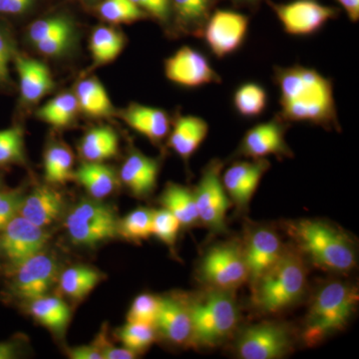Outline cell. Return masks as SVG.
Returning a JSON list of instances; mask_svg holds the SVG:
<instances>
[{"instance_id": "6da1fadb", "label": "cell", "mask_w": 359, "mask_h": 359, "mask_svg": "<svg viewBox=\"0 0 359 359\" xmlns=\"http://www.w3.org/2000/svg\"><path fill=\"white\" fill-rule=\"evenodd\" d=\"M273 81L280 91L278 115L283 120L340 131L334 84L330 78L302 65L275 66Z\"/></svg>"}, {"instance_id": "7a4b0ae2", "label": "cell", "mask_w": 359, "mask_h": 359, "mask_svg": "<svg viewBox=\"0 0 359 359\" xmlns=\"http://www.w3.org/2000/svg\"><path fill=\"white\" fill-rule=\"evenodd\" d=\"M287 231L299 252L321 269L347 273L356 266L353 243L332 224L304 219L289 224Z\"/></svg>"}, {"instance_id": "3957f363", "label": "cell", "mask_w": 359, "mask_h": 359, "mask_svg": "<svg viewBox=\"0 0 359 359\" xmlns=\"http://www.w3.org/2000/svg\"><path fill=\"white\" fill-rule=\"evenodd\" d=\"M252 287V304L262 313H275L290 308L306 292V271L302 257L292 250H285Z\"/></svg>"}, {"instance_id": "277c9868", "label": "cell", "mask_w": 359, "mask_h": 359, "mask_svg": "<svg viewBox=\"0 0 359 359\" xmlns=\"http://www.w3.org/2000/svg\"><path fill=\"white\" fill-rule=\"evenodd\" d=\"M358 292L347 283L332 282L318 290L304 320L302 340L316 346L334 332L344 330L355 311Z\"/></svg>"}, {"instance_id": "5b68a950", "label": "cell", "mask_w": 359, "mask_h": 359, "mask_svg": "<svg viewBox=\"0 0 359 359\" xmlns=\"http://www.w3.org/2000/svg\"><path fill=\"white\" fill-rule=\"evenodd\" d=\"M192 320L194 344L212 347L228 339L240 320V313L231 290L212 289L189 306Z\"/></svg>"}, {"instance_id": "8992f818", "label": "cell", "mask_w": 359, "mask_h": 359, "mask_svg": "<svg viewBox=\"0 0 359 359\" xmlns=\"http://www.w3.org/2000/svg\"><path fill=\"white\" fill-rule=\"evenodd\" d=\"M68 235L74 244L94 245L117 237L119 221L114 210L99 200H83L66 219Z\"/></svg>"}, {"instance_id": "52a82bcc", "label": "cell", "mask_w": 359, "mask_h": 359, "mask_svg": "<svg viewBox=\"0 0 359 359\" xmlns=\"http://www.w3.org/2000/svg\"><path fill=\"white\" fill-rule=\"evenodd\" d=\"M200 276L212 289H237L248 280L243 248L237 244H222L211 248L202 259Z\"/></svg>"}, {"instance_id": "ba28073f", "label": "cell", "mask_w": 359, "mask_h": 359, "mask_svg": "<svg viewBox=\"0 0 359 359\" xmlns=\"http://www.w3.org/2000/svg\"><path fill=\"white\" fill-rule=\"evenodd\" d=\"M282 23L285 33L294 36H308L320 32L328 21L339 18L340 9L323 6L316 0H292L276 4L266 0Z\"/></svg>"}, {"instance_id": "9c48e42d", "label": "cell", "mask_w": 359, "mask_h": 359, "mask_svg": "<svg viewBox=\"0 0 359 359\" xmlns=\"http://www.w3.org/2000/svg\"><path fill=\"white\" fill-rule=\"evenodd\" d=\"M222 169L221 161H212L194 192L199 221L217 233L226 230V212L231 205V199L222 183Z\"/></svg>"}, {"instance_id": "30bf717a", "label": "cell", "mask_w": 359, "mask_h": 359, "mask_svg": "<svg viewBox=\"0 0 359 359\" xmlns=\"http://www.w3.org/2000/svg\"><path fill=\"white\" fill-rule=\"evenodd\" d=\"M292 346L289 328L282 323H264L245 328L238 337L236 349L244 359H276L290 353Z\"/></svg>"}, {"instance_id": "8fae6325", "label": "cell", "mask_w": 359, "mask_h": 359, "mask_svg": "<svg viewBox=\"0 0 359 359\" xmlns=\"http://www.w3.org/2000/svg\"><path fill=\"white\" fill-rule=\"evenodd\" d=\"M249 16L230 9H215L205 23L202 39L216 57L235 53L244 44Z\"/></svg>"}, {"instance_id": "7c38bea8", "label": "cell", "mask_w": 359, "mask_h": 359, "mask_svg": "<svg viewBox=\"0 0 359 359\" xmlns=\"http://www.w3.org/2000/svg\"><path fill=\"white\" fill-rule=\"evenodd\" d=\"M48 231L44 228L35 226L23 217H14L0 236V250L13 269L30 257L43 252L48 242Z\"/></svg>"}, {"instance_id": "4fadbf2b", "label": "cell", "mask_w": 359, "mask_h": 359, "mask_svg": "<svg viewBox=\"0 0 359 359\" xmlns=\"http://www.w3.org/2000/svg\"><path fill=\"white\" fill-rule=\"evenodd\" d=\"M164 69L170 81L187 88L222 83L221 76L204 54L190 46L181 47L167 58Z\"/></svg>"}, {"instance_id": "5bb4252c", "label": "cell", "mask_w": 359, "mask_h": 359, "mask_svg": "<svg viewBox=\"0 0 359 359\" xmlns=\"http://www.w3.org/2000/svg\"><path fill=\"white\" fill-rule=\"evenodd\" d=\"M289 127L290 123L283 120L278 113L269 121L257 124L245 134L238 147V154L252 159H264L269 155L292 157V149L285 141V132Z\"/></svg>"}, {"instance_id": "9a60e30c", "label": "cell", "mask_w": 359, "mask_h": 359, "mask_svg": "<svg viewBox=\"0 0 359 359\" xmlns=\"http://www.w3.org/2000/svg\"><path fill=\"white\" fill-rule=\"evenodd\" d=\"M57 275L55 259L39 252L15 269L13 292L25 301H34L47 294L57 280Z\"/></svg>"}, {"instance_id": "2e32d148", "label": "cell", "mask_w": 359, "mask_h": 359, "mask_svg": "<svg viewBox=\"0 0 359 359\" xmlns=\"http://www.w3.org/2000/svg\"><path fill=\"white\" fill-rule=\"evenodd\" d=\"M269 166V161L264 158L235 163L224 171L222 177L224 190L240 209L249 205Z\"/></svg>"}, {"instance_id": "e0dca14e", "label": "cell", "mask_w": 359, "mask_h": 359, "mask_svg": "<svg viewBox=\"0 0 359 359\" xmlns=\"http://www.w3.org/2000/svg\"><path fill=\"white\" fill-rule=\"evenodd\" d=\"M243 252L247 264L248 280L252 283L276 263L285 250L275 231L259 228L248 236Z\"/></svg>"}, {"instance_id": "ac0fdd59", "label": "cell", "mask_w": 359, "mask_h": 359, "mask_svg": "<svg viewBox=\"0 0 359 359\" xmlns=\"http://www.w3.org/2000/svg\"><path fill=\"white\" fill-rule=\"evenodd\" d=\"M65 199L55 189L41 186L23 198L18 215L40 228L50 226L62 214Z\"/></svg>"}, {"instance_id": "d6986e66", "label": "cell", "mask_w": 359, "mask_h": 359, "mask_svg": "<svg viewBox=\"0 0 359 359\" xmlns=\"http://www.w3.org/2000/svg\"><path fill=\"white\" fill-rule=\"evenodd\" d=\"M155 327L169 341L185 344L192 337L190 308L173 297L159 299Z\"/></svg>"}, {"instance_id": "ffe728a7", "label": "cell", "mask_w": 359, "mask_h": 359, "mask_svg": "<svg viewBox=\"0 0 359 359\" xmlns=\"http://www.w3.org/2000/svg\"><path fill=\"white\" fill-rule=\"evenodd\" d=\"M159 162L140 152L131 153L120 170L119 178L137 197H147L157 186Z\"/></svg>"}, {"instance_id": "44dd1931", "label": "cell", "mask_w": 359, "mask_h": 359, "mask_svg": "<svg viewBox=\"0 0 359 359\" xmlns=\"http://www.w3.org/2000/svg\"><path fill=\"white\" fill-rule=\"evenodd\" d=\"M16 70L20 76V92L27 103L39 102L54 87L50 70L44 63L25 56L14 55Z\"/></svg>"}, {"instance_id": "7402d4cb", "label": "cell", "mask_w": 359, "mask_h": 359, "mask_svg": "<svg viewBox=\"0 0 359 359\" xmlns=\"http://www.w3.org/2000/svg\"><path fill=\"white\" fill-rule=\"evenodd\" d=\"M173 25L186 35L202 37L205 23L219 0H170Z\"/></svg>"}, {"instance_id": "603a6c76", "label": "cell", "mask_w": 359, "mask_h": 359, "mask_svg": "<svg viewBox=\"0 0 359 359\" xmlns=\"http://www.w3.org/2000/svg\"><path fill=\"white\" fill-rule=\"evenodd\" d=\"M121 116L132 129L147 137L153 143H160L169 134V116L160 108L131 104Z\"/></svg>"}, {"instance_id": "cb8c5ba5", "label": "cell", "mask_w": 359, "mask_h": 359, "mask_svg": "<svg viewBox=\"0 0 359 359\" xmlns=\"http://www.w3.org/2000/svg\"><path fill=\"white\" fill-rule=\"evenodd\" d=\"M208 132L209 125L202 118L180 115L174 123L168 144L184 160H188L205 141Z\"/></svg>"}, {"instance_id": "d4e9b609", "label": "cell", "mask_w": 359, "mask_h": 359, "mask_svg": "<svg viewBox=\"0 0 359 359\" xmlns=\"http://www.w3.org/2000/svg\"><path fill=\"white\" fill-rule=\"evenodd\" d=\"M73 179L96 200L108 197L119 185V177L114 170L102 162L86 161L74 172Z\"/></svg>"}, {"instance_id": "484cf974", "label": "cell", "mask_w": 359, "mask_h": 359, "mask_svg": "<svg viewBox=\"0 0 359 359\" xmlns=\"http://www.w3.org/2000/svg\"><path fill=\"white\" fill-rule=\"evenodd\" d=\"M79 110L90 117H108L114 112V107L105 87L96 78L81 80L75 88Z\"/></svg>"}, {"instance_id": "4316f807", "label": "cell", "mask_w": 359, "mask_h": 359, "mask_svg": "<svg viewBox=\"0 0 359 359\" xmlns=\"http://www.w3.org/2000/svg\"><path fill=\"white\" fill-rule=\"evenodd\" d=\"M79 149L88 162H103L117 155L119 139L111 127H96L84 135Z\"/></svg>"}, {"instance_id": "83f0119b", "label": "cell", "mask_w": 359, "mask_h": 359, "mask_svg": "<svg viewBox=\"0 0 359 359\" xmlns=\"http://www.w3.org/2000/svg\"><path fill=\"white\" fill-rule=\"evenodd\" d=\"M29 311L42 325L56 334H61L70 320V309L57 297L44 295L29 302Z\"/></svg>"}, {"instance_id": "f1b7e54d", "label": "cell", "mask_w": 359, "mask_h": 359, "mask_svg": "<svg viewBox=\"0 0 359 359\" xmlns=\"http://www.w3.org/2000/svg\"><path fill=\"white\" fill-rule=\"evenodd\" d=\"M161 204L179 219L182 226H192L199 222L195 196L186 187L168 184L161 196Z\"/></svg>"}, {"instance_id": "f546056e", "label": "cell", "mask_w": 359, "mask_h": 359, "mask_svg": "<svg viewBox=\"0 0 359 359\" xmlns=\"http://www.w3.org/2000/svg\"><path fill=\"white\" fill-rule=\"evenodd\" d=\"M125 46V39L119 30L110 26H98L90 39V51L94 65H107L120 55Z\"/></svg>"}, {"instance_id": "4dcf8cb0", "label": "cell", "mask_w": 359, "mask_h": 359, "mask_svg": "<svg viewBox=\"0 0 359 359\" xmlns=\"http://www.w3.org/2000/svg\"><path fill=\"white\" fill-rule=\"evenodd\" d=\"M101 275L87 266H73L60 275L59 285L63 294L73 299H83L100 282Z\"/></svg>"}, {"instance_id": "1f68e13d", "label": "cell", "mask_w": 359, "mask_h": 359, "mask_svg": "<svg viewBox=\"0 0 359 359\" xmlns=\"http://www.w3.org/2000/svg\"><path fill=\"white\" fill-rule=\"evenodd\" d=\"M78 111L79 106L75 94L62 93L44 104L37 111V116L47 124L56 128H62L72 123Z\"/></svg>"}, {"instance_id": "d6a6232c", "label": "cell", "mask_w": 359, "mask_h": 359, "mask_svg": "<svg viewBox=\"0 0 359 359\" xmlns=\"http://www.w3.org/2000/svg\"><path fill=\"white\" fill-rule=\"evenodd\" d=\"M75 25L67 13H58L33 21L27 30V36L32 44L54 37L74 35Z\"/></svg>"}, {"instance_id": "836d02e7", "label": "cell", "mask_w": 359, "mask_h": 359, "mask_svg": "<svg viewBox=\"0 0 359 359\" xmlns=\"http://www.w3.org/2000/svg\"><path fill=\"white\" fill-rule=\"evenodd\" d=\"M73 154L70 149L53 145L47 149L44 156L45 179L51 184H65L74 177Z\"/></svg>"}, {"instance_id": "e575fe53", "label": "cell", "mask_w": 359, "mask_h": 359, "mask_svg": "<svg viewBox=\"0 0 359 359\" xmlns=\"http://www.w3.org/2000/svg\"><path fill=\"white\" fill-rule=\"evenodd\" d=\"M268 92L261 84L247 82L236 90L233 106L238 114L245 118H256L263 114L268 105Z\"/></svg>"}, {"instance_id": "d590c367", "label": "cell", "mask_w": 359, "mask_h": 359, "mask_svg": "<svg viewBox=\"0 0 359 359\" xmlns=\"http://www.w3.org/2000/svg\"><path fill=\"white\" fill-rule=\"evenodd\" d=\"M95 8L98 15L111 25H129L148 18L132 0H100Z\"/></svg>"}, {"instance_id": "8d00e7d4", "label": "cell", "mask_w": 359, "mask_h": 359, "mask_svg": "<svg viewBox=\"0 0 359 359\" xmlns=\"http://www.w3.org/2000/svg\"><path fill=\"white\" fill-rule=\"evenodd\" d=\"M152 210L139 208L119 221V235L127 240H145L152 236Z\"/></svg>"}, {"instance_id": "74e56055", "label": "cell", "mask_w": 359, "mask_h": 359, "mask_svg": "<svg viewBox=\"0 0 359 359\" xmlns=\"http://www.w3.org/2000/svg\"><path fill=\"white\" fill-rule=\"evenodd\" d=\"M118 337L123 346L138 354L147 349L155 341V327L146 323L128 321L118 332Z\"/></svg>"}, {"instance_id": "f35d334b", "label": "cell", "mask_w": 359, "mask_h": 359, "mask_svg": "<svg viewBox=\"0 0 359 359\" xmlns=\"http://www.w3.org/2000/svg\"><path fill=\"white\" fill-rule=\"evenodd\" d=\"M25 160V141L20 127L0 131V165L20 163Z\"/></svg>"}, {"instance_id": "ab89813d", "label": "cell", "mask_w": 359, "mask_h": 359, "mask_svg": "<svg viewBox=\"0 0 359 359\" xmlns=\"http://www.w3.org/2000/svg\"><path fill=\"white\" fill-rule=\"evenodd\" d=\"M181 226L179 219L165 208L153 212L152 236L164 244L173 247Z\"/></svg>"}, {"instance_id": "60d3db41", "label": "cell", "mask_w": 359, "mask_h": 359, "mask_svg": "<svg viewBox=\"0 0 359 359\" xmlns=\"http://www.w3.org/2000/svg\"><path fill=\"white\" fill-rule=\"evenodd\" d=\"M158 309H159L158 297L149 294H140L134 299L127 316V320L131 323H146L155 327Z\"/></svg>"}, {"instance_id": "b9f144b4", "label": "cell", "mask_w": 359, "mask_h": 359, "mask_svg": "<svg viewBox=\"0 0 359 359\" xmlns=\"http://www.w3.org/2000/svg\"><path fill=\"white\" fill-rule=\"evenodd\" d=\"M23 198L20 190L0 191V231L18 216Z\"/></svg>"}, {"instance_id": "7bdbcfd3", "label": "cell", "mask_w": 359, "mask_h": 359, "mask_svg": "<svg viewBox=\"0 0 359 359\" xmlns=\"http://www.w3.org/2000/svg\"><path fill=\"white\" fill-rule=\"evenodd\" d=\"M148 18H154L164 25L173 23L171 1L170 0H132Z\"/></svg>"}, {"instance_id": "ee69618b", "label": "cell", "mask_w": 359, "mask_h": 359, "mask_svg": "<svg viewBox=\"0 0 359 359\" xmlns=\"http://www.w3.org/2000/svg\"><path fill=\"white\" fill-rule=\"evenodd\" d=\"M74 41V35H65V36L54 37V39L43 40L33 44L39 53L45 56H60L66 53Z\"/></svg>"}, {"instance_id": "f6af8a7d", "label": "cell", "mask_w": 359, "mask_h": 359, "mask_svg": "<svg viewBox=\"0 0 359 359\" xmlns=\"http://www.w3.org/2000/svg\"><path fill=\"white\" fill-rule=\"evenodd\" d=\"M13 44L8 36L0 27V85L9 83V65L14 57Z\"/></svg>"}, {"instance_id": "bcb514c9", "label": "cell", "mask_w": 359, "mask_h": 359, "mask_svg": "<svg viewBox=\"0 0 359 359\" xmlns=\"http://www.w3.org/2000/svg\"><path fill=\"white\" fill-rule=\"evenodd\" d=\"M97 346L100 348L103 359H133L136 358L137 353L130 351L127 347H116L107 341L104 332L99 335L96 341Z\"/></svg>"}, {"instance_id": "7dc6e473", "label": "cell", "mask_w": 359, "mask_h": 359, "mask_svg": "<svg viewBox=\"0 0 359 359\" xmlns=\"http://www.w3.org/2000/svg\"><path fill=\"white\" fill-rule=\"evenodd\" d=\"M40 0H0L2 15H23L32 11Z\"/></svg>"}, {"instance_id": "c3c4849f", "label": "cell", "mask_w": 359, "mask_h": 359, "mask_svg": "<svg viewBox=\"0 0 359 359\" xmlns=\"http://www.w3.org/2000/svg\"><path fill=\"white\" fill-rule=\"evenodd\" d=\"M67 354L72 359H103L96 342L89 346L71 347L67 349Z\"/></svg>"}, {"instance_id": "681fc988", "label": "cell", "mask_w": 359, "mask_h": 359, "mask_svg": "<svg viewBox=\"0 0 359 359\" xmlns=\"http://www.w3.org/2000/svg\"><path fill=\"white\" fill-rule=\"evenodd\" d=\"M346 11L349 20L358 22L359 20V0H337Z\"/></svg>"}, {"instance_id": "f907efd6", "label": "cell", "mask_w": 359, "mask_h": 359, "mask_svg": "<svg viewBox=\"0 0 359 359\" xmlns=\"http://www.w3.org/2000/svg\"><path fill=\"white\" fill-rule=\"evenodd\" d=\"M237 8H248L256 11L264 0H229Z\"/></svg>"}, {"instance_id": "816d5d0a", "label": "cell", "mask_w": 359, "mask_h": 359, "mask_svg": "<svg viewBox=\"0 0 359 359\" xmlns=\"http://www.w3.org/2000/svg\"><path fill=\"white\" fill-rule=\"evenodd\" d=\"M16 346L11 342H0V359L15 358Z\"/></svg>"}, {"instance_id": "f5cc1de1", "label": "cell", "mask_w": 359, "mask_h": 359, "mask_svg": "<svg viewBox=\"0 0 359 359\" xmlns=\"http://www.w3.org/2000/svg\"><path fill=\"white\" fill-rule=\"evenodd\" d=\"M0 269H1V266H0Z\"/></svg>"}]
</instances>
